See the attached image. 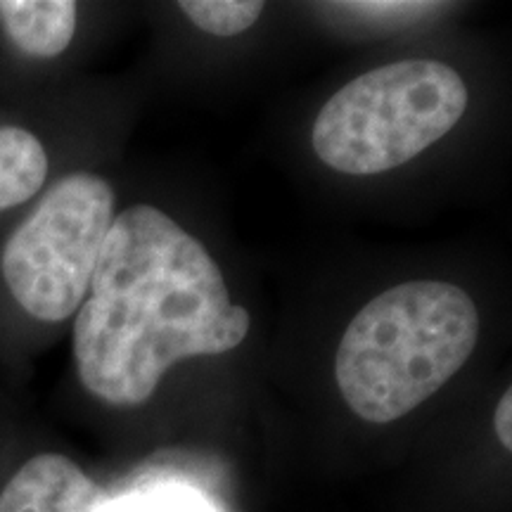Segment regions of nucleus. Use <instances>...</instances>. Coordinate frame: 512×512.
Masks as SVG:
<instances>
[{
    "label": "nucleus",
    "instance_id": "nucleus-1",
    "mask_svg": "<svg viewBox=\"0 0 512 512\" xmlns=\"http://www.w3.org/2000/svg\"><path fill=\"white\" fill-rule=\"evenodd\" d=\"M249 328L202 242L152 204H133L114 216L76 311L74 361L95 399L136 408L171 366L238 349Z\"/></svg>",
    "mask_w": 512,
    "mask_h": 512
},
{
    "label": "nucleus",
    "instance_id": "nucleus-2",
    "mask_svg": "<svg viewBox=\"0 0 512 512\" xmlns=\"http://www.w3.org/2000/svg\"><path fill=\"white\" fill-rule=\"evenodd\" d=\"M479 311L444 280H411L356 313L335 356V380L358 418L387 425L439 392L477 347Z\"/></svg>",
    "mask_w": 512,
    "mask_h": 512
},
{
    "label": "nucleus",
    "instance_id": "nucleus-3",
    "mask_svg": "<svg viewBox=\"0 0 512 512\" xmlns=\"http://www.w3.org/2000/svg\"><path fill=\"white\" fill-rule=\"evenodd\" d=\"M467 100L465 81L444 62L384 64L325 102L313 121V150L339 174H384L444 138Z\"/></svg>",
    "mask_w": 512,
    "mask_h": 512
},
{
    "label": "nucleus",
    "instance_id": "nucleus-4",
    "mask_svg": "<svg viewBox=\"0 0 512 512\" xmlns=\"http://www.w3.org/2000/svg\"><path fill=\"white\" fill-rule=\"evenodd\" d=\"M114 190L95 174L50 185L0 256L12 297L43 323H62L81 309L114 221Z\"/></svg>",
    "mask_w": 512,
    "mask_h": 512
},
{
    "label": "nucleus",
    "instance_id": "nucleus-5",
    "mask_svg": "<svg viewBox=\"0 0 512 512\" xmlns=\"http://www.w3.org/2000/svg\"><path fill=\"white\" fill-rule=\"evenodd\" d=\"M105 494L72 458L38 453L0 491V512H102Z\"/></svg>",
    "mask_w": 512,
    "mask_h": 512
},
{
    "label": "nucleus",
    "instance_id": "nucleus-6",
    "mask_svg": "<svg viewBox=\"0 0 512 512\" xmlns=\"http://www.w3.org/2000/svg\"><path fill=\"white\" fill-rule=\"evenodd\" d=\"M79 8L72 0H0V27L24 55L48 60L72 43Z\"/></svg>",
    "mask_w": 512,
    "mask_h": 512
},
{
    "label": "nucleus",
    "instance_id": "nucleus-7",
    "mask_svg": "<svg viewBox=\"0 0 512 512\" xmlns=\"http://www.w3.org/2000/svg\"><path fill=\"white\" fill-rule=\"evenodd\" d=\"M48 178L46 147L19 126H0V211L19 207L41 192Z\"/></svg>",
    "mask_w": 512,
    "mask_h": 512
},
{
    "label": "nucleus",
    "instance_id": "nucleus-8",
    "mask_svg": "<svg viewBox=\"0 0 512 512\" xmlns=\"http://www.w3.org/2000/svg\"><path fill=\"white\" fill-rule=\"evenodd\" d=\"M181 12L197 29L211 36H238L264 12V3L254 0H183Z\"/></svg>",
    "mask_w": 512,
    "mask_h": 512
},
{
    "label": "nucleus",
    "instance_id": "nucleus-9",
    "mask_svg": "<svg viewBox=\"0 0 512 512\" xmlns=\"http://www.w3.org/2000/svg\"><path fill=\"white\" fill-rule=\"evenodd\" d=\"M337 8H349L351 12L368 17H411V15H425L427 10L437 8L432 3H347L337 5Z\"/></svg>",
    "mask_w": 512,
    "mask_h": 512
},
{
    "label": "nucleus",
    "instance_id": "nucleus-10",
    "mask_svg": "<svg viewBox=\"0 0 512 512\" xmlns=\"http://www.w3.org/2000/svg\"><path fill=\"white\" fill-rule=\"evenodd\" d=\"M102 512H195V508H188V505H181L176 498H169V501H140V503H119L114 508H102Z\"/></svg>",
    "mask_w": 512,
    "mask_h": 512
},
{
    "label": "nucleus",
    "instance_id": "nucleus-11",
    "mask_svg": "<svg viewBox=\"0 0 512 512\" xmlns=\"http://www.w3.org/2000/svg\"><path fill=\"white\" fill-rule=\"evenodd\" d=\"M494 427H496V437L501 441L503 448H512V392L503 394V399L498 401L496 415H494Z\"/></svg>",
    "mask_w": 512,
    "mask_h": 512
}]
</instances>
